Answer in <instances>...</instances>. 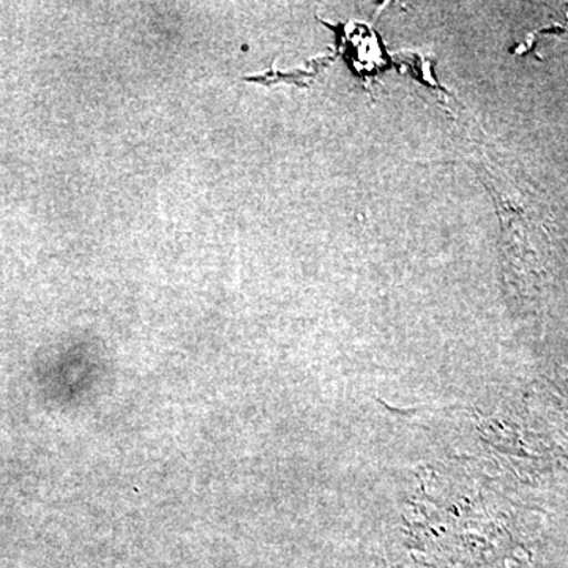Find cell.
Wrapping results in <instances>:
<instances>
[{
	"label": "cell",
	"mask_w": 568,
	"mask_h": 568,
	"mask_svg": "<svg viewBox=\"0 0 568 568\" xmlns=\"http://www.w3.org/2000/svg\"><path fill=\"white\" fill-rule=\"evenodd\" d=\"M334 55H323L317 58L316 61L308 63V69L293 71V73H283V71L268 70L267 73L260 74V77L246 78V81L260 82V84H275L278 81H290L291 84H298L304 88L308 85L310 81L320 73L321 70L325 69L332 61Z\"/></svg>",
	"instance_id": "1"
}]
</instances>
